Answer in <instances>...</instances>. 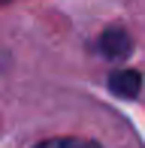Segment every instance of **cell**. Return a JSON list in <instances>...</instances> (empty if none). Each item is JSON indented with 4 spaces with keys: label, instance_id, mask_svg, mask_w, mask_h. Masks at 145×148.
Instances as JSON below:
<instances>
[{
    "label": "cell",
    "instance_id": "obj_1",
    "mask_svg": "<svg viewBox=\"0 0 145 148\" xmlns=\"http://www.w3.org/2000/svg\"><path fill=\"white\" fill-rule=\"evenodd\" d=\"M109 88L115 91V94H121V97H136V94H139V73H133V70L112 73Z\"/></svg>",
    "mask_w": 145,
    "mask_h": 148
},
{
    "label": "cell",
    "instance_id": "obj_2",
    "mask_svg": "<svg viewBox=\"0 0 145 148\" xmlns=\"http://www.w3.org/2000/svg\"><path fill=\"white\" fill-rule=\"evenodd\" d=\"M100 49H103V55H109V58H124L130 51V39H127L124 30H106L103 39H100Z\"/></svg>",
    "mask_w": 145,
    "mask_h": 148
},
{
    "label": "cell",
    "instance_id": "obj_3",
    "mask_svg": "<svg viewBox=\"0 0 145 148\" xmlns=\"http://www.w3.org/2000/svg\"><path fill=\"white\" fill-rule=\"evenodd\" d=\"M36 148H100L91 139H79V136H61V139H49V142H39Z\"/></svg>",
    "mask_w": 145,
    "mask_h": 148
},
{
    "label": "cell",
    "instance_id": "obj_4",
    "mask_svg": "<svg viewBox=\"0 0 145 148\" xmlns=\"http://www.w3.org/2000/svg\"><path fill=\"white\" fill-rule=\"evenodd\" d=\"M3 3H6V0H0V6H3Z\"/></svg>",
    "mask_w": 145,
    "mask_h": 148
}]
</instances>
